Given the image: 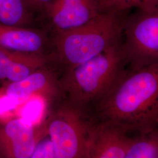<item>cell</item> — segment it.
Segmentation results:
<instances>
[{
    "label": "cell",
    "mask_w": 158,
    "mask_h": 158,
    "mask_svg": "<svg viewBox=\"0 0 158 158\" xmlns=\"http://www.w3.org/2000/svg\"><path fill=\"white\" fill-rule=\"evenodd\" d=\"M90 115L131 132L158 128V63L138 70L126 69Z\"/></svg>",
    "instance_id": "6da1fadb"
},
{
    "label": "cell",
    "mask_w": 158,
    "mask_h": 158,
    "mask_svg": "<svg viewBox=\"0 0 158 158\" xmlns=\"http://www.w3.org/2000/svg\"><path fill=\"white\" fill-rule=\"evenodd\" d=\"M129 11L102 12L72 31L50 35L52 62L61 73L96 56L123 38Z\"/></svg>",
    "instance_id": "7a4b0ae2"
},
{
    "label": "cell",
    "mask_w": 158,
    "mask_h": 158,
    "mask_svg": "<svg viewBox=\"0 0 158 158\" xmlns=\"http://www.w3.org/2000/svg\"><path fill=\"white\" fill-rule=\"evenodd\" d=\"M122 40L60 74L59 83L68 101L90 114L127 69Z\"/></svg>",
    "instance_id": "3957f363"
},
{
    "label": "cell",
    "mask_w": 158,
    "mask_h": 158,
    "mask_svg": "<svg viewBox=\"0 0 158 158\" xmlns=\"http://www.w3.org/2000/svg\"><path fill=\"white\" fill-rule=\"evenodd\" d=\"M45 126L57 158H87L93 118L63 97L45 106Z\"/></svg>",
    "instance_id": "277c9868"
},
{
    "label": "cell",
    "mask_w": 158,
    "mask_h": 158,
    "mask_svg": "<svg viewBox=\"0 0 158 158\" xmlns=\"http://www.w3.org/2000/svg\"><path fill=\"white\" fill-rule=\"evenodd\" d=\"M122 49L128 70L158 63V8L128 13L123 23Z\"/></svg>",
    "instance_id": "5b68a950"
},
{
    "label": "cell",
    "mask_w": 158,
    "mask_h": 158,
    "mask_svg": "<svg viewBox=\"0 0 158 158\" xmlns=\"http://www.w3.org/2000/svg\"><path fill=\"white\" fill-rule=\"evenodd\" d=\"M102 13L97 0H53L39 19L50 35L72 31Z\"/></svg>",
    "instance_id": "8992f818"
},
{
    "label": "cell",
    "mask_w": 158,
    "mask_h": 158,
    "mask_svg": "<svg viewBox=\"0 0 158 158\" xmlns=\"http://www.w3.org/2000/svg\"><path fill=\"white\" fill-rule=\"evenodd\" d=\"M60 74L50 63L20 81L4 85L2 95L18 102L39 98L48 106L64 97L59 83Z\"/></svg>",
    "instance_id": "52a82bcc"
},
{
    "label": "cell",
    "mask_w": 158,
    "mask_h": 158,
    "mask_svg": "<svg viewBox=\"0 0 158 158\" xmlns=\"http://www.w3.org/2000/svg\"><path fill=\"white\" fill-rule=\"evenodd\" d=\"M47 132L44 123L23 118L0 120V158H30Z\"/></svg>",
    "instance_id": "ba28073f"
},
{
    "label": "cell",
    "mask_w": 158,
    "mask_h": 158,
    "mask_svg": "<svg viewBox=\"0 0 158 158\" xmlns=\"http://www.w3.org/2000/svg\"><path fill=\"white\" fill-rule=\"evenodd\" d=\"M130 139L129 131L124 128L93 118L87 158H125Z\"/></svg>",
    "instance_id": "9c48e42d"
},
{
    "label": "cell",
    "mask_w": 158,
    "mask_h": 158,
    "mask_svg": "<svg viewBox=\"0 0 158 158\" xmlns=\"http://www.w3.org/2000/svg\"><path fill=\"white\" fill-rule=\"evenodd\" d=\"M0 48L51 56L49 33L38 27H19L0 23Z\"/></svg>",
    "instance_id": "30bf717a"
},
{
    "label": "cell",
    "mask_w": 158,
    "mask_h": 158,
    "mask_svg": "<svg viewBox=\"0 0 158 158\" xmlns=\"http://www.w3.org/2000/svg\"><path fill=\"white\" fill-rule=\"evenodd\" d=\"M51 62V56L0 48V85L20 81Z\"/></svg>",
    "instance_id": "8fae6325"
},
{
    "label": "cell",
    "mask_w": 158,
    "mask_h": 158,
    "mask_svg": "<svg viewBox=\"0 0 158 158\" xmlns=\"http://www.w3.org/2000/svg\"><path fill=\"white\" fill-rule=\"evenodd\" d=\"M0 23L40 28L38 17L23 0H0Z\"/></svg>",
    "instance_id": "7c38bea8"
},
{
    "label": "cell",
    "mask_w": 158,
    "mask_h": 158,
    "mask_svg": "<svg viewBox=\"0 0 158 158\" xmlns=\"http://www.w3.org/2000/svg\"><path fill=\"white\" fill-rule=\"evenodd\" d=\"M129 134L125 158H158V128L143 132H129Z\"/></svg>",
    "instance_id": "4fadbf2b"
},
{
    "label": "cell",
    "mask_w": 158,
    "mask_h": 158,
    "mask_svg": "<svg viewBox=\"0 0 158 158\" xmlns=\"http://www.w3.org/2000/svg\"><path fill=\"white\" fill-rule=\"evenodd\" d=\"M102 12H123L136 10H151L158 8V0H97Z\"/></svg>",
    "instance_id": "5bb4252c"
},
{
    "label": "cell",
    "mask_w": 158,
    "mask_h": 158,
    "mask_svg": "<svg viewBox=\"0 0 158 158\" xmlns=\"http://www.w3.org/2000/svg\"><path fill=\"white\" fill-rule=\"evenodd\" d=\"M28 6L29 8L35 13L38 17V21L40 17L42 15L46 8L49 6L53 0H23Z\"/></svg>",
    "instance_id": "9a60e30c"
}]
</instances>
